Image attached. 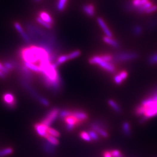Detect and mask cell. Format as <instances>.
<instances>
[{"mask_svg": "<svg viewBox=\"0 0 157 157\" xmlns=\"http://www.w3.org/2000/svg\"><path fill=\"white\" fill-rule=\"evenodd\" d=\"M3 100L5 105L10 109H13L16 105V101L14 96L10 93H6L3 95Z\"/></svg>", "mask_w": 157, "mask_h": 157, "instance_id": "obj_10", "label": "cell"}, {"mask_svg": "<svg viewBox=\"0 0 157 157\" xmlns=\"http://www.w3.org/2000/svg\"><path fill=\"white\" fill-rule=\"evenodd\" d=\"M80 54H81V53L79 50H76V51H74L70 53V54H69L67 55V56L69 58V59H75V58L80 56Z\"/></svg>", "mask_w": 157, "mask_h": 157, "instance_id": "obj_31", "label": "cell"}, {"mask_svg": "<svg viewBox=\"0 0 157 157\" xmlns=\"http://www.w3.org/2000/svg\"><path fill=\"white\" fill-rule=\"evenodd\" d=\"M34 1H35V2H40V1H41V0H33Z\"/></svg>", "mask_w": 157, "mask_h": 157, "instance_id": "obj_46", "label": "cell"}, {"mask_svg": "<svg viewBox=\"0 0 157 157\" xmlns=\"http://www.w3.org/2000/svg\"><path fill=\"white\" fill-rule=\"evenodd\" d=\"M56 146L50 143L47 140L44 141L43 144V147L45 152L50 155H53L56 152Z\"/></svg>", "mask_w": 157, "mask_h": 157, "instance_id": "obj_16", "label": "cell"}, {"mask_svg": "<svg viewBox=\"0 0 157 157\" xmlns=\"http://www.w3.org/2000/svg\"><path fill=\"white\" fill-rule=\"evenodd\" d=\"M38 101L41 104H42L44 106H48L50 105L49 101L47 100V99H45V98L41 97V96L40 97V98L38 99Z\"/></svg>", "mask_w": 157, "mask_h": 157, "instance_id": "obj_37", "label": "cell"}, {"mask_svg": "<svg viewBox=\"0 0 157 157\" xmlns=\"http://www.w3.org/2000/svg\"><path fill=\"white\" fill-rule=\"evenodd\" d=\"M128 73L126 71H122L114 77V81L116 84H121L123 83L124 80L127 78Z\"/></svg>", "mask_w": 157, "mask_h": 157, "instance_id": "obj_15", "label": "cell"}, {"mask_svg": "<svg viewBox=\"0 0 157 157\" xmlns=\"http://www.w3.org/2000/svg\"><path fill=\"white\" fill-rule=\"evenodd\" d=\"M123 131L126 136H130V124L127 122H124L123 124Z\"/></svg>", "mask_w": 157, "mask_h": 157, "instance_id": "obj_30", "label": "cell"}, {"mask_svg": "<svg viewBox=\"0 0 157 157\" xmlns=\"http://www.w3.org/2000/svg\"><path fill=\"white\" fill-rule=\"evenodd\" d=\"M108 104L109 105L112 107V109L115 111L116 112H121V109L120 108V107L118 105V104L116 102H115V101L112 100H108Z\"/></svg>", "mask_w": 157, "mask_h": 157, "instance_id": "obj_24", "label": "cell"}, {"mask_svg": "<svg viewBox=\"0 0 157 157\" xmlns=\"http://www.w3.org/2000/svg\"><path fill=\"white\" fill-rule=\"evenodd\" d=\"M20 83L21 84L22 86L27 91L29 92V93L34 97V98H36L37 100H38V99L40 98V96L37 93V91L34 89L32 87V86L30 85V83L25 81L24 80H23V78H20L19 80Z\"/></svg>", "mask_w": 157, "mask_h": 157, "instance_id": "obj_9", "label": "cell"}, {"mask_svg": "<svg viewBox=\"0 0 157 157\" xmlns=\"http://www.w3.org/2000/svg\"><path fill=\"white\" fill-rule=\"evenodd\" d=\"M13 150L11 148H7L2 150H0V157H4L10 155L12 153Z\"/></svg>", "mask_w": 157, "mask_h": 157, "instance_id": "obj_28", "label": "cell"}, {"mask_svg": "<svg viewBox=\"0 0 157 157\" xmlns=\"http://www.w3.org/2000/svg\"><path fill=\"white\" fill-rule=\"evenodd\" d=\"M38 16L40 18H41L43 21H44L45 22H47V23L51 24V25H53L54 23V19H53L52 16L47 12H39Z\"/></svg>", "mask_w": 157, "mask_h": 157, "instance_id": "obj_13", "label": "cell"}, {"mask_svg": "<svg viewBox=\"0 0 157 157\" xmlns=\"http://www.w3.org/2000/svg\"><path fill=\"white\" fill-rule=\"evenodd\" d=\"M148 1H150V0H140V2H139V4H138V7H140L144 5L147 2H148ZM138 7H137V8H138Z\"/></svg>", "mask_w": 157, "mask_h": 157, "instance_id": "obj_43", "label": "cell"}, {"mask_svg": "<svg viewBox=\"0 0 157 157\" xmlns=\"http://www.w3.org/2000/svg\"><path fill=\"white\" fill-rule=\"evenodd\" d=\"M0 70L2 71V72H4V73H5L7 75H8V74L10 73V72L6 67L4 66L3 64H2V62H0Z\"/></svg>", "mask_w": 157, "mask_h": 157, "instance_id": "obj_41", "label": "cell"}, {"mask_svg": "<svg viewBox=\"0 0 157 157\" xmlns=\"http://www.w3.org/2000/svg\"><path fill=\"white\" fill-rule=\"evenodd\" d=\"M19 54L23 62L39 65L43 61H49L50 62L48 53L44 48L37 45H30L23 47L19 50Z\"/></svg>", "mask_w": 157, "mask_h": 157, "instance_id": "obj_1", "label": "cell"}, {"mask_svg": "<svg viewBox=\"0 0 157 157\" xmlns=\"http://www.w3.org/2000/svg\"><path fill=\"white\" fill-rule=\"evenodd\" d=\"M111 154L112 157H123L121 153L116 150L111 151Z\"/></svg>", "mask_w": 157, "mask_h": 157, "instance_id": "obj_39", "label": "cell"}, {"mask_svg": "<svg viewBox=\"0 0 157 157\" xmlns=\"http://www.w3.org/2000/svg\"><path fill=\"white\" fill-rule=\"evenodd\" d=\"M97 20V22L98 23V24L101 27L102 30L104 31V33L105 34L106 36L112 37V36H113L112 32L110 30V29L108 27V26H107V24L104 22V21L101 18H98Z\"/></svg>", "mask_w": 157, "mask_h": 157, "instance_id": "obj_12", "label": "cell"}, {"mask_svg": "<svg viewBox=\"0 0 157 157\" xmlns=\"http://www.w3.org/2000/svg\"><path fill=\"white\" fill-rule=\"evenodd\" d=\"M101 58L102 60L106 61V62H111L113 60V56L109 54H105L101 56Z\"/></svg>", "mask_w": 157, "mask_h": 157, "instance_id": "obj_38", "label": "cell"}, {"mask_svg": "<svg viewBox=\"0 0 157 157\" xmlns=\"http://www.w3.org/2000/svg\"><path fill=\"white\" fill-rule=\"evenodd\" d=\"M153 5V4L151 1H148V2H147L144 5L138 7L137 8H136V11L138 13H144L146 10L147 9H148L149 8H150L151 7H152Z\"/></svg>", "mask_w": 157, "mask_h": 157, "instance_id": "obj_21", "label": "cell"}, {"mask_svg": "<svg viewBox=\"0 0 157 157\" xmlns=\"http://www.w3.org/2000/svg\"><path fill=\"white\" fill-rule=\"evenodd\" d=\"M72 111H69V110H65L60 111L59 113V118L62 119H64L67 116L72 115Z\"/></svg>", "mask_w": 157, "mask_h": 157, "instance_id": "obj_27", "label": "cell"}, {"mask_svg": "<svg viewBox=\"0 0 157 157\" xmlns=\"http://www.w3.org/2000/svg\"><path fill=\"white\" fill-rule=\"evenodd\" d=\"M36 21L37 22L39 23L40 25H41L42 26L44 27L46 29H52V25L47 23V22H45L44 21H43L41 18H40L39 16H37L36 18Z\"/></svg>", "mask_w": 157, "mask_h": 157, "instance_id": "obj_25", "label": "cell"}, {"mask_svg": "<svg viewBox=\"0 0 157 157\" xmlns=\"http://www.w3.org/2000/svg\"><path fill=\"white\" fill-rule=\"evenodd\" d=\"M68 60H69V58H68L67 55H62V56H61L57 58L56 61L55 62V64L58 67V66L65 63Z\"/></svg>", "mask_w": 157, "mask_h": 157, "instance_id": "obj_23", "label": "cell"}, {"mask_svg": "<svg viewBox=\"0 0 157 157\" xmlns=\"http://www.w3.org/2000/svg\"><path fill=\"white\" fill-rule=\"evenodd\" d=\"M140 1V0H133L132 1V7L133 8H134V9H136L138 7Z\"/></svg>", "mask_w": 157, "mask_h": 157, "instance_id": "obj_42", "label": "cell"}, {"mask_svg": "<svg viewBox=\"0 0 157 157\" xmlns=\"http://www.w3.org/2000/svg\"><path fill=\"white\" fill-rule=\"evenodd\" d=\"M16 69L19 72L22 78L25 81L32 83L33 80V74L32 72L26 67L23 64H19L18 62L16 65Z\"/></svg>", "mask_w": 157, "mask_h": 157, "instance_id": "obj_4", "label": "cell"}, {"mask_svg": "<svg viewBox=\"0 0 157 157\" xmlns=\"http://www.w3.org/2000/svg\"><path fill=\"white\" fill-rule=\"evenodd\" d=\"M48 135L53 136L55 137H59L60 136L59 133L57 130L53 128H50V127H48Z\"/></svg>", "mask_w": 157, "mask_h": 157, "instance_id": "obj_34", "label": "cell"}, {"mask_svg": "<svg viewBox=\"0 0 157 157\" xmlns=\"http://www.w3.org/2000/svg\"><path fill=\"white\" fill-rule=\"evenodd\" d=\"M72 115L76 117L78 121L82 124L84 121L88 119V116L87 113L81 111H74L72 112Z\"/></svg>", "mask_w": 157, "mask_h": 157, "instance_id": "obj_14", "label": "cell"}, {"mask_svg": "<svg viewBox=\"0 0 157 157\" xmlns=\"http://www.w3.org/2000/svg\"><path fill=\"white\" fill-rule=\"evenodd\" d=\"M80 137L84 140L86 141H91V138L90 137V135H89V133L87 132H81L80 133Z\"/></svg>", "mask_w": 157, "mask_h": 157, "instance_id": "obj_32", "label": "cell"}, {"mask_svg": "<svg viewBox=\"0 0 157 157\" xmlns=\"http://www.w3.org/2000/svg\"><path fill=\"white\" fill-rule=\"evenodd\" d=\"M143 32V28L139 25H136L133 28V33L136 36H139Z\"/></svg>", "mask_w": 157, "mask_h": 157, "instance_id": "obj_29", "label": "cell"}, {"mask_svg": "<svg viewBox=\"0 0 157 157\" xmlns=\"http://www.w3.org/2000/svg\"><path fill=\"white\" fill-rule=\"evenodd\" d=\"M13 26H14V27L16 29V30L19 33V34L24 32V29H23L22 26H21V24L19 23L18 22H15L13 23Z\"/></svg>", "mask_w": 157, "mask_h": 157, "instance_id": "obj_33", "label": "cell"}, {"mask_svg": "<svg viewBox=\"0 0 157 157\" xmlns=\"http://www.w3.org/2000/svg\"><path fill=\"white\" fill-rule=\"evenodd\" d=\"M67 0H58L56 4V10L59 12L65 10L67 5Z\"/></svg>", "mask_w": 157, "mask_h": 157, "instance_id": "obj_22", "label": "cell"}, {"mask_svg": "<svg viewBox=\"0 0 157 157\" xmlns=\"http://www.w3.org/2000/svg\"><path fill=\"white\" fill-rule=\"evenodd\" d=\"M59 111L60 110L58 108H54L51 110L47 114L45 118L43 119L41 124H44L46 126L49 127L55 121V120H56V118L59 115Z\"/></svg>", "mask_w": 157, "mask_h": 157, "instance_id": "obj_6", "label": "cell"}, {"mask_svg": "<svg viewBox=\"0 0 157 157\" xmlns=\"http://www.w3.org/2000/svg\"><path fill=\"white\" fill-rule=\"evenodd\" d=\"M135 113L137 115L143 117L144 121L157 115V100L148 97L136 107Z\"/></svg>", "mask_w": 157, "mask_h": 157, "instance_id": "obj_2", "label": "cell"}, {"mask_svg": "<svg viewBox=\"0 0 157 157\" xmlns=\"http://www.w3.org/2000/svg\"><path fill=\"white\" fill-rule=\"evenodd\" d=\"M148 62L150 64H157V53H155L152 56H150L148 59Z\"/></svg>", "mask_w": 157, "mask_h": 157, "instance_id": "obj_36", "label": "cell"}, {"mask_svg": "<svg viewBox=\"0 0 157 157\" xmlns=\"http://www.w3.org/2000/svg\"><path fill=\"white\" fill-rule=\"evenodd\" d=\"M47 140L48 141H49L50 143L55 145V146H57L59 144V141L56 138V137H55L51 135H48L46 137Z\"/></svg>", "mask_w": 157, "mask_h": 157, "instance_id": "obj_26", "label": "cell"}, {"mask_svg": "<svg viewBox=\"0 0 157 157\" xmlns=\"http://www.w3.org/2000/svg\"><path fill=\"white\" fill-rule=\"evenodd\" d=\"M90 64L97 65L102 67L104 70L110 73H115L116 67L111 62H106L102 59L100 56H93L89 60Z\"/></svg>", "mask_w": 157, "mask_h": 157, "instance_id": "obj_3", "label": "cell"}, {"mask_svg": "<svg viewBox=\"0 0 157 157\" xmlns=\"http://www.w3.org/2000/svg\"><path fill=\"white\" fill-rule=\"evenodd\" d=\"M89 135H90V137L92 140H94V141H98L99 140V136L97 134V133H96L95 131L94 130H89V132H88Z\"/></svg>", "mask_w": 157, "mask_h": 157, "instance_id": "obj_35", "label": "cell"}, {"mask_svg": "<svg viewBox=\"0 0 157 157\" xmlns=\"http://www.w3.org/2000/svg\"><path fill=\"white\" fill-rule=\"evenodd\" d=\"M138 56V54L135 53H119L113 56V60L115 62H124L134 60Z\"/></svg>", "mask_w": 157, "mask_h": 157, "instance_id": "obj_5", "label": "cell"}, {"mask_svg": "<svg viewBox=\"0 0 157 157\" xmlns=\"http://www.w3.org/2000/svg\"><path fill=\"white\" fill-rule=\"evenodd\" d=\"M23 64L27 67L29 69H30L32 72H34L36 73H41V69L39 67V65L34 64H31V63H27V62H23Z\"/></svg>", "mask_w": 157, "mask_h": 157, "instance_id": "obj_19", "label": "cell"}, {"mask_svg": "<svg viewBox=\"0 0 157 157\" xmlns=\"http://www.w3.org/2000/svg\"><path fill=\"white\" fill-rule=\"evenodd\" d=\"M34 127H35V129H36L37 133L40 136L46 138L47 136L48 135V127L46 126L44 124H43L41 123L36 124L34 126Z\"/></svg>", "mask_w": 157, "mask_h": 157, "instance_id": "obj_11", "label": "cell"}, {"mask_svg": "<svg viewBox=\"0 0 157 157\" xmlns=\"http://www.w3.org/2000/svg\"><path fill=\"white\" fill-rule=\"evenodd\" d=\"M64 120L66 124V129L69 132L73 130L76 125H79L81 124L78 119L73 115L67 116Z\"/></svg>", "mask_w": 157, "mask_h": 157, "instance_id": "obj_8", "label": "cell"}, {"mask_svg": "<svg viewBox=\"0 0 157 157\" xmlns=\"http://www.w3.org/2000/svg\"><path fill=\"white\" fill-rule=\"evenodd\" d=\"M83 11L89 16L92 17L95 15V8L93 4H87L83 7Z\"/></svg>", "mask_w": 157, "mask_h": 157, "instance_id": "obj_17", "label": "cell"}, {"mask_svg": "<svg viewBox=\"0 0 157 157\" xmlns=\"http://www.w3.org/2000/svg\"><path fill=\"white\" fill-rule=\"evenodd\" d=\"M103 40L105 43L109 45H111L113 47L115 48H118L119 47V43L114 39H113L112 37L105 36L103 37Z\"/></svg>", "mask_w": 157, "mask_h": 157, "instance_id": "obj_20", "label": "cell"}, {"mask_svg": "<svg viewBox=\"0 0 157 157\" xmlns=\"http://www.w3.org/2000/svg\"><path fill=\"white\" fill-rule=\"evenodd\" d=\"M103 156L104 157H112L111 154V151H105L103 153Z\"/></svg>", "mask_w": 157, "mask_h": 157, "instance_id": "obj_44", "label": "cell"}, {"mask_svg": "<svg viewBox=\"0 0 157 157\" xmlns=\"http://www.w3.org/2000/svg\"><path fill=\"white\" fill-rule=\"evenodd\" d=\"M4 66L6 67L10 72L15 69V64L16 61L14 59H9L6 60L2 62Z\"/></svg>", "mask_w": 157, "mask_h": 157, "instance_id": "obj_18", "label": "cell"}, {"mask_svg": "<svg viewBox=\"0 0 157 157\" xmlns=\"http://www.w3.org/2000/svg\"><path fill=\"white\" fill-rule=\"evenodd\" d=\"M91 129L97 133L98 135H101L104 138L108 137V133L106 131V126L101 122H94L90 124Z\"/></svg>", "mask_w": 157, "mask_h": 157, "instance_id": "obj_7", "label": "cell"}, {"mask_svg": "<svg viewBox=\"0 0 157 157\" xmlns=\"http://www.w3.org/2000/svg\"><path fill=\"white\" fill-rule=\"evenodd\" d=\"M7 75L5 73H4L3 72L0 70V78H2V79H5L7 78Z\"/></svg>", "mask_w": 157, "mask_h": 157, "instance_id": "obj_45", "label": "cell"}, {"mask_svg": "<svg viewBox=\"0 0 157 157\" xmlns=\"http://www.w3.org/2000/svg\"><path fill=\"white\" fill-rule=\"evenodd\" d=\"M157 11V5H153L152 7H151L150 8H149L148 9H147L145 11V13L147 14H149V13H153L154 12Z\"/></svg>", "mask_w": 157, "mask_h": 157, "instance_id": "obj_40", "label": "cell"}]
</instances>
